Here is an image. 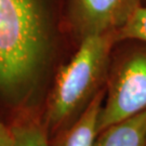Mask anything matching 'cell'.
<instances>
[{
	"label": "cell",
	"mask_w": 146,
	"mask_h": 146,
	"mask_svg": "<svg viewBox=\"0 0 146 146\" xmlns=\"http://www.w3.org/2000/svg\"><path fill=\"white\" fill-rule=\"evenodd\" d=\"M142 0H65L64 23L77 46L84 38L117 33Z\"/></svg>",
	"instance_id": "cell-4"
},
{
	"label": "cell",
	"mask_w": 146,
	"mask_h": 146,
	"mask_svg": "<svg viewBox=\"0 0 146 146\" xmlns=\"http://www.w3.org/2000/svg\"><path fill=\"white\" fill-rule=\"evenodd\" d=\"M122 39H137L146 42V5H140L117 31V41Z\"/></svg>",
	"instance_id": "cell-8"
},
{
	"label": "cell",
	"mask_w": 146,
	"mask_h": 146,
	"mask_svg": "<svg viewBox=\"0 0 146 146\" xmlns=\"http://www.w3.org/2000/svg\"><path fill=\"white\" fill-rule=\"evenodd\" d=\"M142 5H146V0H142Z\"/></svg>",
	"instance_id": "cell-10"
},
{
	"label": "cell",
	"mask_w": 146,
	"mask_h": 146,
	"mask_svg": "<svg viewBox=\"0 0 146 146\" xmlns=\"http://www.w3.org/2000/svg\"><path fill=\"white\" fill-rule=\"evenodd\" d=\"M11 146H49V135L40 117H28L11 127Z\"/></svg>",
	"instance_id": "cell-7"
},
{
	"label": "cell",
	"mask_w": 146,
	"mask_h": 146,
	"mask_svg": "<svg viewBox=\"0 0 146 146\" xmlns=\"http://www.w3.org/2000/svg\"><path fill=\"white\" fill-rule=\"evenodd\" d=\"M12 131L11 128L0 122V146H11L12 144Z\"/></svg>",
	"instance_id": "cell-9"
},
{
	"label": "cell",
	"mask_w": 146,
	"mask_h": 146,
	"mask_svg": "<svg viewBox=\"0 0 146 146\" xmlns=\"http://www.w3.org/2000/svg\"><path fill=\"white\" fill-rule=\"evenodd\" d=\"M116 41L117 33L86 37L56 70L41 115L49 139L73 125L106 87Z\"/></svg>",
	"instance_id": "cell-2"
},
{
	"label": "cell",
	"mask_w": 146,
	"mask_h": 146,
	"mask_svg": "<svg viewBox=\"0 0 146 146\" xmlns=\"http://www.w3.org/2000/svg\"><path fill=\"white\" fill-rule=\"evenodd\" d=\"M55 26L47 0H0V91L27 95L52 68Z\"/></svg>",
	"instance_id": "cell-1"
},
{
	"label": "cell",
	"mask_w": 146,
	"mask_h": 146,
	"mask_svg": "<svg viewBox=\"0 0 146 146\" xmlns=\"http://www.w3.org/2000/svg\"><path fill=\"white\" fill-rule=\"evenodd\" d=\"M94 146H146V113L102 130Z\"/></svg>",
	"instance_id": "cell-6"
},
{
	"label": "cell",
	"mask_w": 146,
	"mask_h": 146,
	"mask_svg": "<svg viewBox=\"0 0 146 146\" xmlns=\"http://www.w3.org/2000/svg\"><path fill=\"white\" fill-rule=\"evenodd\" d=\"M105 87L72 125L50 139L49 146H94L99 135V119L105 99Z\"/></svg>",
	"instance_id": "cell-5"
},
{
	"label": "cell",
	"mask_w": 146,
	"mask_h": 146,
	"mask_svg": "<svg viewBox=\"0 0 146 146\" xmlns=\"http://www.w3.org/2000/svg\"><path fill=\"white\" fill-rule=\"evenodd\" d=\"M146 113V42L116 41L111 50L99 133Z\"/></svg>",
	"instance_id": "cell-3"
}]
</instances>
